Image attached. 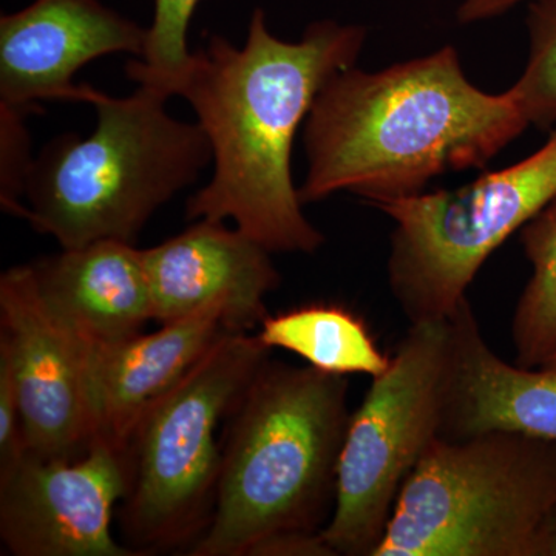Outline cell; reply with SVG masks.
Returning a JSON list of instances; mask_svg holds the SVG:
<instances>
[{
    "label": "cell",
    "mask_w": 556,
    "mask_h": 556,
    "mask_svg": "<svg viewBox=\"0 0 556 556\" xmlns=\"http://www.w3.org/2000/svg\"><path fill=\"white\" fill-rule=\"evenodd\" d=\"M148 28L100 0H35L0 17V104L33 113L42 101L83 102L76 73L109 54L141 60Z\"/></svg>",
    "instance_id": "11"
},
{
    "label": "cell",
    "mask_w": 556,
    "mask_h": 556,
    "mask_svg": "<svg viewBox=\"0 0 556 556\" xmlns=\"http://www.w3.org/2000/svg\"><path fill=\"white\" fill-rule=\"evenodd\" d=\"M225 332L222 311L204 309L150 334L89 350L93 442L123 453L150 405L177 386Z\"/></svg>",
    "instance_id": "14"
},
{
    "label": "cell",
    "mask_w": 556,
    "mask_h": 556,
    "mask_svg": "<svg viewBox=\"0 0 556 556\" xmlns=\"http://www.w3.org/2000/svg\"><path fill=\"white\" fill-rule=\"evenodd\" d=\"M450 364L441 437L510 431L556 442V371L503 361L468 299L448 316Z\"/></svg>",
    "instance_id": "13"
},
{
    "label": "cell",
    "mask_w": 556,
    "mask_h": 556,
    "mask_svg": "<svg viewBox=\"0 0 556 556\" xmlns=\"http://www.w3.org/2000/svg\"><path fill=\"white\" fill-rule=\"evenodd\" d=\"M30 113L0 104V203L10 215L24 218V200L35 160L25 118Z\"/></svg>",
    "instance_id": "20"
},
{
    "label": "cell",
    "mask_w": 556,
    "mask_h": 556,
    "mask_svg": "<svg viewBox=\"0 0 556 556\" xmlns=\"http://www.w3.org/2000/svg\"><path fill=\"white\" fill-rule=\"evenodd\" d=\"M533 274L511 321L517 364L541 368L556 348V197L521 229Z\"/></svg>",
    "instance_id": "17"
},
{
    "label": "cell",
    "mask_w": 556,
    "mask_h": 556,
    "mask_svg": "<svg viewBox=\"0 0 556 556\" xmlns=\"http://www.w3.org/2000/svg\"><path fill=\"white\" fill-rule=\"evenodd\" d=\"M529 60L511 87L527 119L540 129L556 127V0H532L527 14Z\"/></svg>",
    "instance_id": "18"
},
{
    "label": "cell",
    "mask_w": 556,
    "mask_h": 556,
    "mask_svg": "<svg viewBox=\"0 0 556 556\" xmlns=\"http://www.w3.org/2000/svg\"><path fill=\"white\" fill-rule=\"evenodd\" d=\"M0 353L16 383L27 455L76 459L89 452V350L47 305L31 265L0 277Z\"/></svg>",
    "instance_id": "9"
},
{
    "label": "cell",
    "mask_w": 556,
    "mask_h": 556,
    "mask_svg": "<svg viewBox=\"0 0 556 556\" xmlns=\"http://www.w3.org/2000/svg\"><path fill=\"white\" fill-rule=\"evenodd\" d=\"M269 351L257 334L225 332L138 420L123 448L127 489L121 525L139 556L189 551L203 535L222 470L219 430Z\"/></svg>",
    "instance_id": "6"
},
{
    "label": "cell",
    "mask_w": 556,
    "mask_h": 556,
    "mask_svg": "<svg viewBox=\"0 0 556 556\" xmlns=\"http://www.w3.org/2000/svg\"><path fill=\"white\" fill-rule=\"evenodd\" d=\"M556 197V127L543 148L453 190L380 201L393 219L388 283L409 324L447 318L485 260Z\"/></svg>",
    "instance_id": "8"
},
{
    "label": "cell",
    "mask_w": 556,
    "mask_h": 556,
    "mask_svg": "<svg viewBox=\"0 0 556 556\" xmlns=\"http://www.w3.org/2000/svg\"><path fill=\"white\" fill-rule=\"evenodd\" d=\"M257 338L269 350H287L329 375L375 379L390 367L391 357L376 345L364 320L339 305L316 303L277 316L268 314Z\"/></svg>",
    "instance_id": "16"
},
{
    "label": "cell",
    "mask_w": 556,
    "mask_h": 556,
    "mask_svg": "<svg viewBox=\"0 0 556 556\" xmlns=\"http://www.w3.org/2000/svg\"><path fill=\"white\" fill-rule=\"evenodd\" d=\"M27 456L24 424L9 358L0 353V475L9 473Z\"/></svg>",
    "instance_id": "21"
},
{
    "label": "cell",
    "mask_w": 556,
    "mask_h": 556,
    "mask_svg": "<svg viewBox=\"0 0 556 556\" xmlns=\"http://www.w3.org/2000/svg\"><path fill=\"white\" fill-rule=\"evenodd\" d=\"M348 379L266 362L225 430L214 514L189 556H331Z\"/></svg>",
    "instance_id": "3"
},
{
    "label": "cell",
    "mask_w": 556,
    "mask_h": 556,
    "mask_svg": "<svg viewBox=\"0 0 556 556\" xmlns=\"http://www.w3.org/2000/svg\"><path fill=\"white\" fill-rule=\"evenodd\" d=\"M530 126L514 91L468 80L455 47L380 72L343 70L321 87L303 130V204L338 192L409 199L448 172L482 169Z\"/></svg>",
    "instance_id": "2"
},
{
    "label": "cell",
    "mask_w": 556,
    "mask_h": 556,
    "mask_svg": "<svg viewBox=\"0 0 556 556\" xmlns=\"http://www.w3.org/2000/svg\"><path fill=\"white\" fill-rule=\"evenodd\" d=\"M200 2L155 0L144 54L141 60L129 61L126 67L130 80L167 94L170 84L185 72L192 56L188 47V30Z\"/></svg>",
    "instance_id": "19"
},
{
    "label": "cell",
    "mask_w": 556,
    "mask_h": 556,
    "mask_svg": "<svg viewBox=\"0 0 556 556\" xmlns=\"http://www.w3.org/2000/svg\"><path fill=\"white\" fill-rule=\"evenodd\" d=\"M178 236L144 249L153 313L160 325L219 309L230 332H249L268 316L280 285L268 249L225 222L195 219Z\"/></svg>",
    "instance_id": "12"
},
{
    "label": "cell",
    "mask_w": 556,
    "mask_h": 556,
    "mask_svg": "<svg viewBox=\"0 0 556 556\" xmlns=\"http://www.w3.org/2000/svg\"><path fill=\"white\" fill-rule=\"evenodd\" d=\"M447 318L412 324L351 415L340 453L334 510L321 540L332 555L372 556L399 493L441 437L447 394Z\"/></svg>",
    "instance_id": "7"
},
{
    "label": "cell",
    "mask_w": 556,
    "mask_h": 556,
    "mask_svg": "<svg viewBox=\"0 0 556 556\" xmlns=\"http://www.w3.org/2000/svg\"><path fill=\"white\" fill-rule=\"evenodd\" d=\"M522 2H532V0H463L457 9V21L460 24H475V22L493 20Z\"/></svg>",
    "instance_id": "22"
},
{
    "label": "cell",
    "mask_w": 556,
    "mask_h": 556,
    "mask_svg": "<svg viewBox=\"0 0 556 556\" xmlns=\"http://www.w3.org/2000/svg\"><path fill=\"white\" fill-rule=\"evenodd\" d=\"M365 42L367 28L332 20L313 22L289 42L270 33L257 9L241 49L214 35L192 51L167 94L195 112L214 170L189 197L186 218L230 219L270 254L317 252L325 237L303 214L292 148L318 91L356 65Z\"/></svg>",
    "instance_id": "1"
},
{
    "label": "cell",
    "mask_w": 556,
    "mask_h": 556,
    "mask_svg": "<svg viewBox=\"0 0 556 556\" xmlns=\"http://www.w3.org/2000/svg\"><path fill=\"white\" fill-rule=\"evenodd\" d=\"M540 556H556V510L552 514L541 540Z\"/></svg>",
    "instance_id": "23"
},
{
    "label": "cell",
    "mask_w": 556,
    "mask_h": 556,
    "mask_svg": "<svg viewBox=\"0 0 556 556\" xmlns=\"http://www.w3.org/2000/svg\"><path fill=\"white\" fill-rule=\"evenodd\" d=\"M556 510V442L510 431L438 438L372 556H540Z\"/></svg>",
    "instance_id": "5"
},
{
    "label": "cell",
    "mask_w": 556,
    "mask_h": 556,
    "mask_svg": "<svg viewBox=\"0 0 556 556\" xmlns=\"http://www.w3.org/2000/svg\"><path fill=\"white\" fill-rule=\"evenodd\" d=\"M163 91L126 98L87 86L83 102L98 113L89 137L54 138L35 160L24 219L62 249L94 241L135 243L164 204L200 178L212 149L199 123L174 118Z\"/></svg>",
    "instance_id": "4"
},
{
    "label": "cell",
    "mask_w": 556,
    "mask_h": 556,
    "mask_svg": "<svg viewBox=\"0 0 556 556\" xmlns=\"http://www.w3.org/2000/svg\"><path fill=\"white\" fill-rule=\"evenodd\" d=\"M541 368H546L551 369V371H556V348L554 353L551 354V357H548L547 361L544 362V365Z\"/></svg>",
    "instance_id": "24"
},
{
    "label": "cell",
    "mask_w": 556,
    "mask_h": 556,
    "mask_svg": "<svg viewBox=\"0 0 556 556\" xmlns=\"http://www.w3.org/2000/svg\"><path fill=\"white\" fill-rule=\"evenodd\" d=\"M123 453L101 441L76 459L27 455L0 475V540L14 556H139L112 532L126 495Z\"/></svg>",
    "instance_id": "10"
},
{
    "label": "cell",
    "mask_w": 556,
    "mask_h": 556,
    "mask_svg": "<svg viewBox=\"0 0 556 556\" xmlns=\"http://www.w3.org/2000/svg\"><path fill=\"white\" fill-rule=\"evenodd\" d=\"M47 305L87 350L141 334L155 320L144 249L102 240L33 263Z\"/></svg>",
    "instance_id": "15"
}]
</instances>
